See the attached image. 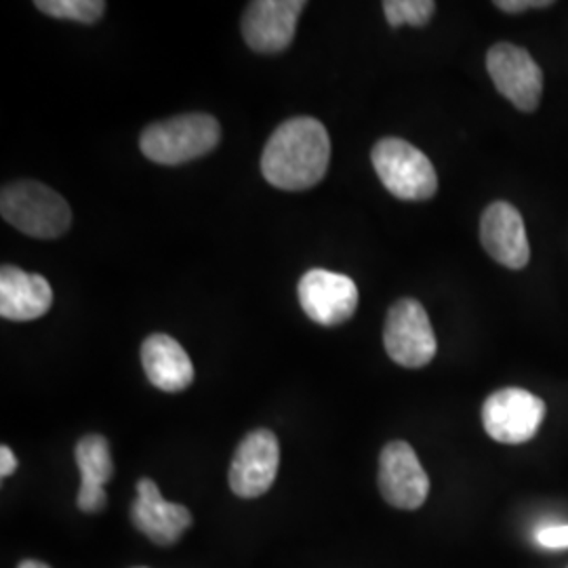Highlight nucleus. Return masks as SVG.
Here are the masks:
<instances>
[{"label": "nucleus", "instance_id": "1", "mask_svg": "<svg viewBox=\"0 0 568 568\" xmlns=\"http://www.w3.org/2000/svg\"><path fill=\"white\" fill-rule=\"evenodd\" d=\"M331 161L325 124L297 116L276 126L262 154L265 182L284 192H304L323 182Z\"/></svg>", "mask_w": 568, "mask_h": 568}, {"label": "nucleus", "instance_id": "2", "mask_svg": "<svg viewBox=\"0 0 568 568\" xmlns=\"http://www.w3.org/2000/svg\"><path fill=\"white\" fill-rule=\"evenodd\" d=\"M0 213L7 224L42 241L63 236L72 225V209L65 199L39 182H13L2 187Z\"/></svg>", "mask_w": 568, "mask_h": 568}, {"label": "nucleus", "instance_id": "3", "mask_svg": "<svg viewBox=\"0 0 568 568\" xmlns=\"http://www.w3.org/2000/svg\"><path fill=\"white\" fill-rule=\"evenodd\" d=\"M220 138L222 126L217 119L209 114H182L150 124L140 138V148L148 161L173 166L213 152Z\"/></svg>", "mask_w": 568, "mask_h": 568}, {"label": "nucleus", "instance_id": "4", "mask_svg": "<svg viewBox=\"0 0 568 568\" xmlns=\"http://www.w3.org/2000/svg\"><path fill=\"white\" fill-rule=\"evenodd\" d=\"M371 161L387 192L400 201H429L438 190L434 164L419 148L405 140H379Z\"/></svg>", "mask_w": 568, "mask_h": 568}, {"label": "nucleus", "instance_id": "5", "mask_svg": "<svg viewBox=\"0 0 568 568\" xmlns=\"http://www.w3.org/2000/svg\"><path fill=\"white\" fill-rule=\"evenodd\" d=\"M546 403L523 387H504L483 405V426L501 445H525L532 440L546 419Z\"/></svg>", "mask_w": 568, "mask_h": 568}, {"label": "nucleus", "instance_id": "6", "mask_svg": "<svg viewBox=\"0 0 568 568\" xmlns=\"http://www.w3.org/2000/svg\"><path fill=\"white\" fill-rule=\"evenodd\" d=\"M387 356L396 365L422 368L436 356V335L429 323L426 307L417 300H398L389 307L384 328Z\"/></svg>", "mask_w": 568, "mask_h": 568}, {"label": "nucleus", "instance_id": "7", "mask_svg": "<svg viewBox=\"0 0 568 568\" xmlns=\"http://www.w3.org/2000/svg\"><path fill=\"white\" fill-rule=\"evenodd\" d=\"M487 70L495 89L523 112H535L544 95V72L525 47L497 42L488 49Z\"/></svg>", "mask_w": 568, "mask_h": 568}, {"label": "nucleus", "instance_id": "8", "mask_svg": "<svg viewBox=\"0 0 568 568\" xmlns=\"http://www.w3.org/2000/svg\"><path fill=\"white\" fill-rule=\"evenodd\" d=\"M297 295L305 316L321 326L344 325L358 307L356 283L345 274L323 267L305 272L297 286Z\"/></svg>", "mask_w": 568, "mask_h": 568}, {"label": "nucleus", "instance_id": "9", "mask_svg": "<svg viewBox=\"0 0 568 568\" xmlns=\"http://www.w3.org/2000/svg\"><path fill=\"white\" fill-rule=\"evenodd\" d=\"M281 466V445L274 432L253 429L236 448L230 466V488L243 499L265 495L276 480Z\"/></svg>", "mask_w": 568, "mask_h": 568}, {"label": "nucleus", "instance_id": "10", "mask_svg": "<svg viewBox=\"0 0 568 568\" xmlns=\"http://www.w3.org/2000/svg\"><path fill=\"white\" fill-rule=\"evenodd\" d=\"M379 490L392 508L417 509L426 504L429 478L408 443H387L379 455Z\"/></svg>", "mask_w": 568, "mask_h": 568}, {"label": "nucleus", "instance_id": "11", "mask_svg": "<svg viewBox=\"0 0 568 568\" xmlns=\"http://www.w3.org/2000/svg\"><path fill=\"white\" fill-rule=\"evenodd\" d=\"M304 0H255L243 16L244 42L257 53H281L297 32Z\"/></svg>", "mask_w": 568, "mask_h": 568}, {"label": "nucleus", "instance_id": "12", "mask_svg": "<svg viewBox=\"0 0 568 568\" xmlns=\"http://www.w3.org/2000/svg\"><path fill=\"white\" fill-rule=\"evenodd\" d=\"M480 243L497 264L523 270L530 260L527 227L520 211L506 201L488 204L480 217Z\"/></svg>", "mask_w": 568, "mask_h": 568}, {"label": "nucleus", "instance_id": "13", "mask_svg": "<svg viewBox=\"0 0 568 568\" xmlns=\"http://www.w3.org/2000/svg\"><path fill=\"white\" fill-rule=\"evenodd\" d=\"M131 520L150 541L163 548L178 544L183 532L192 527L190 509L180 504H169L150 478L138 483V499L131 506Z\"/></svg>", "mask_w": 568, "mask_h": 568}, {"label": "nucleus", "instance_id": "14", "mask_svg": "<svg viewBox=\"0 0 568 568\" xmlns=\"http://www.w3.org/2000/svg\"><path fill=\"white\" fill-rule=\"evenodd\" d=\"M53 305V288L39 274H28L18 265L0 270V316L28 323L44 316Z\"/></svg>", "mask_w": 568, "mask_h": 568}, {"label": "nucleus", "instance_id": "15", "mask_svg": "<svg viewBox=\"0 0 568 568\" xmlns=\"http://www.w3.org/2000/svg\"><path fill=\"white\" fill-rule=\"evenodd\" d=\"M142 365L152 386L175 394L194 382V365L173 337L164 333L150 335L142 344Z\"/></svg>", "mask_w": 568, "mask_h": 568}, {"label": "nucleus", "instance_id": "16", "mask_svg": "<svg viewBox=\"0 0 568 568\" xmlns=\"http://www.w3.org/2000/svg\"><path fill=\"white\" fill-rule=\"evenodd\" d=\"M74 457L81 469V488L100 490L114 474L110 443L100 434H89L81 438L74 448Z\"/></svg>", "mask_w": 568, "mask_h": 568}, {"label": "nucleus", "instance_id": "17", "mask_svg": "<svg viewBox=\"0 0 568 568\" xmlns=\"http://www.w3.org/2000/svg\"><path fill=\"white\" fill-rule=\"evenodd\" d=\"M34 7L55 20L79 21V23H95L102 20L105 11L103 0H37Z\"/></svg>", "mask_w": 568, "mask_h": 568}, {"label": "nucleus", "instance_id": "18", "mask_svg": "<svg viewBox=\"0 0 568 568\" xmlns=\"http://www.w3.org/2000/svg\"><path fill=\"white\" fill-rule=\"evenodd\" d=\"M382 7L392 28H400L405 23L422 28L434 18L436 11V2L432 0H386Z\"/></svg>", "mask_w": 568, "mask_h": 568}, {"label": "nucleus", "instance_id": "19", "mask_svg": "<svg viewBox=\"0 0 568 568\" xmlns=\"http://www.w3.org/2000/svg\"><path fill=\"white\" fill-rule=\"evenodd\" d=\"M537 544L549 549L568 548V525H549L537 530Z\"/></svg>", "mask_w": 568, "mask_h": 568}, {"label": "nucleus", "instance_id": "20", "mask_svg": "<svg viewBox=\"0 0 568 568\" xmlns=\"http://www.w3.org/2000/svg\"><path fill=\"white\" fill-rule=\"evenodd\" d=\"M551 0H497L495 7L506 11V13H523L528 9H546L551 7Z\"/></svg>", "mask_w": 568, "mask_h": 568}, {"label": "nucleus", "instance_id": "21", "mask_svg": "<svg viewBox=\"0 0 568 568\" xmlns=\"http://www.w3.org/2000/svg\"><path fill=\"white\" fill-rule=\"evenodd\" d=\"M18 469V459L9 447H0V476L9 478Z\"/></svg>", "mask_w": 568, "mask_h": 568}, {"label": "nucleus", "instance_id": "22", "mask_svg": "<svg viewBox=\"0 0 568 568\" xmlns=\"http://www.w3.org/2000/svg\"><path fill=\"white\" fill-rule=\"evenodd\" d=\"M20 568H51L49 565H44V562H39V560H23L21 562Z\"/></svg>", "mask_w": 568, "mask_h": 568}]
</instances>
